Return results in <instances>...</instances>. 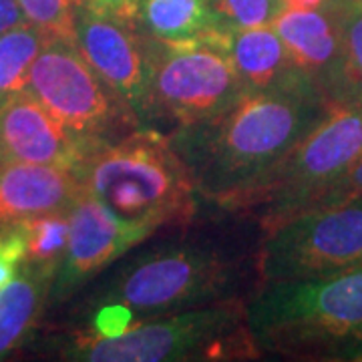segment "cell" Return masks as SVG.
<instances>
[{"label": "cell", "instance_id": "cell-1", "mask_svg": "<svg viewBox=\"0 0 362 362\" xmlns=\"http://www.w3.org/2000/svg\"><path fill=\"white\" fill-rule=\"evenodd\" d=\"M334 107L300 69L247 90L221 115L169 133L202 199L235 214Z\"/></svg>", "mask_w": 362, "mask_h": 362}, {"label": "cell", "instance_id": "cell-2", "mask_svg": "<svg viewBox=\"0 0 362 362\" xmlns=\"http://www.w3.org/2000/svg\"><path fill=\"white\" fill-rule=\"evenodd\" d=\"M246 258L214 238L183 235L125 254L81 292L51 312L45 324H54L83 312L119 304L137 322L175 312L242 300Z\"/></svg>", "mask_w": 362, "mask_h": 362}, {"label": "cell", "instance_id": "cell-3", "mask_svg": "<svg viewBox=\"0 0 362 362\" xmlns=\"http://www.w3.org/2000/svg\"><path fill=\"white\" fill-rule=\"evenodd\" d=\"M246 324L259 356L361 361L362 266L310 280L258 284Z\"/></svg>", "mask_w": 362, "mask_h": 362}, {"label": "cell", "instance_id": "cell-4", "mask_svg": "<svg viewBox=\"0 0 362 362\" xmlns=\"http://www.w3.org/2000/svg\"><path fill=\"white\" fill-rule=\"evenodd\" d=\"M25 352L73 362L259 358L246 324V298L143 320L113 338L40 330Z\"/></svg>", "mask_w": 362, "mask_h": 362}, {"label": "cell", "instance_id": "cell-5", "mask_svg": "<svg viewBox=\"0 0 362 362\" xmlns=\"http://www.w3.org/2000/svg\"><path fill=\"white\" fill-rule=\"evenodd\" d=\"M85 194L117 218L153 228L192 226L199 209L189 171L156 129L133 131L93 151L77 168Z\"/></svg>", "mask_w": 362, "mask_h": 362}, {"label": "cell", "instance_id": "cell-6", "mask_svg": "<svg viewBox=\"0 0 362 362\" xmlns=\"http://www.w3.org/2000/svg\"><path fill=\"white\" fill-rule=\"evenodd\" d=\"M145 37L147 129L163 135L228 111L247 87L226 40H168Z\"/></svg>", "mask_w": 362, "mask_h": 362}, {"label": "cell", "instance_id": "cell-7", "mask_svg": "<svg viewBox=\"0 0 362 362\" xmlns=\"http://www.w3.org/2000/svg\"><path fill=\"white\" fill-rule=\"evenodd\" d=\"M26 90L93 147L141 129L137 115L83 59L73 39L49 35L33 61Z\"/></svg>", "mask_w": 362, "mask_h": 362}, {"label": "cell", "instance_id": "cell-8", "mask_svg": "<svg viewBox=\"0 0 362 362\" xmlns=\"http://www.w3.org/2000/svg\"><path fill=\"white\" fill-rule=\"evenodd\" d=\"M362 266V197L302 209L266 230L258 284L310 280Z\"/></svg>", "mask_w": 362, "mask_h": 362}, {"label": "cell", "instance_id": "cell-9", "mask_svg": "<svg viewBox=\"0 0 362 362\" xmlns=\"http://www.w3.org/2000/svg\"><path fill=\"white\" fill-rule=\"evenodd\" d=\"M362 156V105L334 107L268 181L235 214L254 218L266 232L306 209L328 183Z\"/></svg>", "mask_w": 362, "mask_h": 362}, {"label": "cell", "instance_id": "cell-10", "mask_svg": "<svg viewBox=\"0 0 362 362\" xmlns=\"http://www.w3.org/2000/svg\"><path fill=\"white\" fill-rule=\"evenodd\" d=\"M153 233V228L117 218L93 195H81L71 207L69 244L54 272L47 316Z\"/></svg>", "mask_w": 362, "mask_h": 362}, {"label": "cell", "instance_id": "cell-11", "mask_svg": "<svg viewBox=\"0 0 362 362\" xmlns=\"http://www.w3.org/2000/svg\"><path fill=\"white\" fill-rule=\"evenodd\" d=\"M73 42L93 71L129 105L141 127L147 113L145 37L137 23L90 6L78 13Z\"/></svg>", "mask_w": 362, "mask_h": 362}, {"label": "cell", "instance_id": "cell-12", "mask_svg": "<svg viewBox=\"0 0 362 362\" xmlns=\"http://www.w3.org/2000/svg\"><path fill=\"white\" fill-rule=\"evenodd\" d=\"M93 151L28 90L0 107V161L77 169Z\"/></svg>", "mask_w": 362, "mask_h": 362}, {"label": "cell", "instance_id": "cell-13", "mask_svg": "<svg viewBox=\"0 0 362 362\" xmlns=\"http://www.w3.org/2000/svg\"><path fill=\"white\" fill-rule=\"evenodd\" d=\"M83 194L77 169L0 161V230L71 209Z\"/></svg>", "mask_w": 362, "mask_h": 362}, {"label": "cell", "instance_id": "cell-14", "mask_svg": "<svg viewBox=\"0 0 362 362\" xmlns=\"http://www.w3.org/2000/svg\"><path fill=\"white\" fill-rule=\"evenodd\" d=\"M54 270L23 264L14 280L0 290V361L23 354L40 332Z\"/></svg>", "mask_w": 362, "mask_h": 362}, {"label": "cell", "instance_id": "cell-15", "mask_svg": "<svg viewBox=\"0 0 362 362\" xmlns=\"http://www.w3.org/2000/svg\"><path fill=\"white\" fill-rule=\"evenodd\" d=\"M270 26L284 42L292 65L324 89L337 65L338 26L334 16L322 11H280Z\"/></svg>", "mask_w": 362, "mask_h": 362}, {"label": "cell", "instance_id": "cell-16", "mask_svg": "<svg viewBox=\"0 0 362 362\" xmlns=\"http://www.w3.org/2000/svg\"><path fill=\"white\" fill-rule=\"evenodd\" d=\"M137 26L143 35L168 42L226 40L232 33L214 13L211 0H143Z\"/></svg>", "mask_w": 362, "mask_h": 362}, {"label": "cell", "instance_id": "cell-17", "mask_svg": "<svg viewBox=\"0 0 362 362\" xmlns=\"http://www.w3.org/2000/svg\"><path fill=\"white\" fill-rule=\"evenodd\" d=\"M324 8L334 16L340 40L324 97L332 107L362 105V0H328Z\"/></svg>", "mask_w": 362, "mask_h": 362}, {"label": "cell", "instance_id": "cell-18", "mask_svg": "<svg viewBox=\"0 0 362 362\" xmlns=\"http://www.w3.org/2000/svg\"><path fill=\"white\" fill-rule=\"evenodd\" d=\"M228 47L247 90L266 89L294 69L284 42L270 25L232 30Z\"/></svg>", "mask_w": 362, "mask_h": 362}, {"label": "cell", "instance_id": "cell-19", "mask_svg": "<svg viewBox=\"0 0 362 362\" xmlns=\"http://www.w3.org/2000/svg\"><path fill=\"white\" fill-rule=\"evenodd\" d=\"M47 37L49 33L30 23L14 26L0 35V107L25 93L33 61Z\"/></svg>", "mask_w": 362, "mask_h": 362}, {"label": "cell", "instance_id": "cell-20", "mask_svg": "<svg viewBox=\"0 0 362 362\" xmlns=\"http://www.w3.org/2000/svg\"><path fill=\"white\" fill-rule=\"evenodd\" d=\"M26 242V256L23 264H35L57 272L71 232V209L52 211L18 223Z\"/></svg>", "mask_w": 362, "mask_h": 362}, {"label": "cell", "instance_id": "cell-21", "mask_svg": "<svg viewBox=\"0 0 362 362\" xmlns=\"http://www.w3.org/2000/svg\"><path fill=\"white\" fill-rule=\"evenodd\" d=\"M26 23L39 26L49 35L73 39L78 13L87 0H16Z\"/></svg>", "mask_w": 362, "mask_h": 362}, {"label": "cell", "instance_id": "cell-22", "mask_svg": "<svg viewBox=\"0 0 362 362\" xmlns=\"http://www.w3.org/2000/svg\"><path fill=\"white\" fill-rule=\"evenodd\" d=\"M211 6L228 30L270 25L282 11L280 0H211Z\"/></svg>", "mask_w": 362, "mask_h": 362}, {"label": "cell", "instance_id": "cell-23", "mask_svg": "<svg viewBox=\"0 0 362 362\" xmlns=\"http://www.w3.org/2000/svg\"><path fill=\"white\" fill-rule=\"evenodd\" d=\"M354 197H362V156L342 175H338L332 183H328L322 192L312 199L310 206L306 209L332 206V204H340V202L354 199Z\"/></svg>", "mask_w": 362, "mask_h": 362}, {"label": "cell", "instance_id": "cell-24", "mask_svg": "<svg viewBox=\"0 0 362 362\" xmlns=\"http://www.w3.org/2000/svg\"><path fill=\"white\" fill-rule=\"evenodd\" d=\"M26 256L25 233L21 226L0 230V290L14 280Z\"/></svg>", "mask_w": 362, "mask_h": 362}, {"label": "cell", "instance_id": "cell-25", "mask_svg": "<svg viewBox=\"0 0 362 362\" xmlns=\"http://www.w3.org/2000/svg\"><path fill=\"white\" fill-rule=\"evenodd\" d=\"M90 6L101 8L105 13L115 14L119 18H125L131 23H137V14L143 0H87Z\"/></svg>", "mask_w": 362, "mask_h": 362}, {"label": "cell", "instance_id": "cell-26", "mask_svg": "<svg viewBox=\"0 0 362 362\" xmlns=\"http://www.w3.org/2000/svg\"><path fill=\"white\" fill-rule=\"evenodd\" d=\"M25 23V14L16 0H0V35Z\"/></svg>", "mask_w": 362, "mask_h": 362}, {"label": "cell", "instance_id": "cell-27", "mask_svg": "<svg viewBox=\"0 0 362 362\" xmlns=\"http://www.w3.org/2000/svg\"><path fill=\"white\" fill-rule=\"evenodd\" d=\"M282 11H322L328 0H280Z\"/></svg>", "mask_w": 362, "mask_h": 362}]
</instances>
